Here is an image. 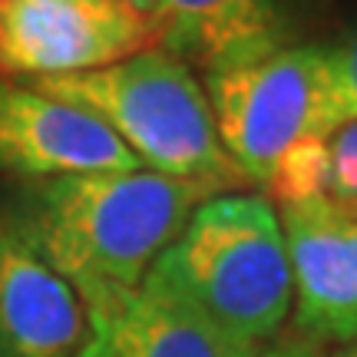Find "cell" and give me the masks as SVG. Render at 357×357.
<instances>
[{"mask_svg":"<svg viewBox=\"0 0 357 357\" xmlns=\"http://www.w3.org/2000/svg\"><path fill=\"white\" fill-rule=\"evenodd\" d=\"M126 3H129V7H132L136 13H142V17H146L149 24H153V17H155V7H159V0H126Z\"/></svg>","mask_w":357,"mask_h":357,"instance_id":"obj_14","label":"cell"},{"mask_svg":"<svg viewBox=\"0 0 357 357\" xmlns=\"http://www.w3.org/2000/svg\"><path fill=\"white\" fill-rule=\"evenodd\" d=\"M242 344L208 324L182 301L142 284L119 307L86 321L77 357H252Z\"/></svg>","mask_w":357,"mask_h":357,"instance_id":"obj_10","label":"cell"},{"mask_svg":"<svg viewBox=\"0 0 357 357\" xmlns=\"http://www.w3.org/2000/svg\"><path fill=\"white\" fill-rule=\"evenodd\" d=\"M142 284L242 344L278 337L291 318V265L278 208L258 192L208 195Z\"/></svg>","mask_w":357,"mask_h":357,"instance_id":"obj_2","label":"cell"},{"mask_svg":"<svg viewBox=\"0 0 357 357\" xmlns=\"http://www.w3.org/2000/svg\"><path fill=\"white\" fill-rule=\"evenodd\" d=\"M252 357H328V354H324L321 344H314V341L301 337L298 331H291V334H278V337H271L265 344H258Z\"/></svg>","mask_w":357,"mask_h":357,"instance_id":"obj_13","label":"cell"},{"mask_svg":"<svg viewBox=\"0 0 357 357\" xmlns=\"http://www.w3.org/2000/svg\"><path fill=\"white\" fill-rule=\"evenodd\" d=\"M30 86L96 116L142 169L202 185L212 195L248 185L218 142L202 83L159 47L89 73L33 79Z\"/></svg>","mask_w":357,"mask_h":357,"instance_id":"obj_3","label":"cell"},{"mask_svg":"<svg viewBox=\"0 0 357 357\" xmlns=\"http://www.w3.org/2000/svg\"><path fill=\"white\" fill-rule=\"evenodd\" d=\"M328 357H357V344H344V347H337L334 354H328Z\"/></svg>","mask_w":357,"mask_h":357,"instance_id":"obj_15","label":"cell"},{"mask_svg":"<svg viewBox=\"0 0 357 357\" xmlns=\"http://www.w3.org/2000/svg\"><path fill=\"white\" fill-rule=\"evenodd\" d=\"M83 341L77 291L0 215V357H77Z\"/></svg>","mask_w":357,"mask_h":357,"instance_id":"obj_9","label":"cell"},{"mask_svg":"<svg viewBox=\"0 0 357 357\" xmlns=\"http://www.w3.org/2000/svg\"><path fill=\"white\" fill-rule=\"evenodd\" d=\"M218 142L248 185L265 192L281 159L328 136L324 43H294L205 77Z\"/></svg>","mask_w":357,"mask_h":357,"instance_id":"obj_4","label":"cell"},{"mask_svg":"<svg viewBox=\"0 0 357 357\" xmlns=\"http://www.w3.org/2000/svg\"><path fill=\"white\" fill-rule=\"evenodd\" d=\"M318 0H159L155 47L205 77L307 43Z\"/></svg>","mask_w":357,"mask_h":357,"instance_id":"obj_8","label":"cell"},{"mask_svg":"<svg viewBox=\"0 0 357 357\" xmlns=\"http://www.w3.org/2000/svg\"><path fill=\"white\" fill-rule=\"evenodd\" d=\"M328 63V129L357 116V30L337 43H324Z\"/></svg>","mask_w":357,"mask_h":357,"instance_id":"obj_12","label":"cell"},{"mask_svg":"<svg viewBox=\"0 0 357 357\" xmlns=\"http://www.w3.org/2000/svg\"><path fill=\"white\" fill-rule=\"evenodd\" d=\"M291 265L294 331L314 344H357V215L328 202L278 208Z\"/></svg>","mask_w":357,"mask_h":357,"instance_id":"obj_7","label":"cell"},{"mask_svg":"<svg viewBox=\"0 0 357 357\" xmlns=\"http://www.w3.org/2000/svg\"><path fill=\"white\" fill-rule=\"evenodd\" d=\"M155 47L126 0H0V77L53 79L102 70Z\"/></svg>","mask_w":357,"mask_h":357,"instance_id":"obj_5","label":"cell"},{"mask_svg":"<svg viewBox=\"0 0 357 357\" xmlns=\"http://www.w3.org/2000/svg\"><path fill=\"white\" fill-rule=\"evenodd\" d=\"M212 192L153 169L20 182L0 215L77 291L89 318L119 307Z\"/></svg>","mask_w":357,"mask_h":357,"instance_id":"obj_1","label":"cell"},{"mask_svg":"<svg viewBox=\"0 0 357 357\" xmlns=\"http://www.w3.org/2000/svg\"><path fill=\"white\" fill-rule=\"evenodd\" d=\"M142 169L96 116L0 77V172L20 182Z\"/></svg>","mask_w":357,"mask_h":357,"instance_id":"obj_6","label":"cell"},{"mask_svg":"<svg viewBox=\"0 0 357 357\" xmlns=\"http://www.w3.org/2000/svg\"><path fill=\"white\" fill-rule=\"evenodd\" d=\"M324 202L357 215V116L324 139Z\"/></svg>","mask_w":357,"mask_h":357,"instance_id":"obj_11","label":"cell"}]
</instances>
